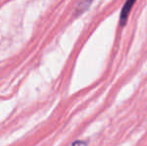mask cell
I'll return each mask as SVG.
<instances>
[{"label": "cell", "instance_id": "obj_3", "mask_svg": "<svg viewBox=\"0 0 147 146\" xmlns=\"http://www.w3.org/2000/svg\"><path fill=\"white\" fill-rule=\"evenodd\" d=\"M72 146H87V143L85 141H82V140H77L75 142H73Z\"/></svg>", "mask_w": 147, "mask_h": 146}, {"label": "cell", "instance_id": "obj_2", "mask_svg": "<svg viewBox=\"0 0 147 146\" xmlns=\"http://www.w3.org/2000/svg\"><path fill=\"white\" fill-rule=\"evenodd\" d=\"M92 1H93V0H82L81 3L78 5L76 14L82 13V12H84L86 9H88V7L90 6V4L92 3Z\"/></svg>", "mask_w": 147, "mask_h": 146}, {"label": "cell", "instance_id": "obj_1", "mask_svg": "<svg viewBox=\"0 0 147 146\" xmlns=\"http://www.w3.org/2000/svg\"><path fill=\"white\" fill-rule=\"evenodd\" d=\"M136 2V0H126L124 3L122 10L120 12V18H119V23L121 26H125L126 22L128 19V15H129L130 11H131L132 7H133L134 3Z\"/></svg>", "mask_w": 147, "mask_h": 146}]
</instances>
